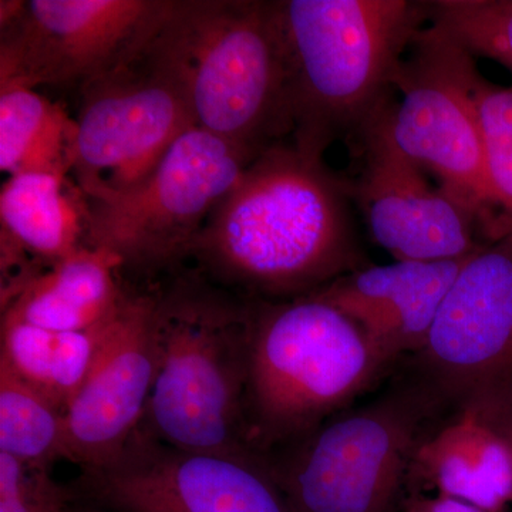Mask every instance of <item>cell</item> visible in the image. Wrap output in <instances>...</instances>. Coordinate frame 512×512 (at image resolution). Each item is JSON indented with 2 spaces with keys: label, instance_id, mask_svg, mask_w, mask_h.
I'll list each match as a JSON object with an SVG mask.
<instances>
[{
  "label": "cell",
  "instance_id": "1",
  "mask_svg": "<svg viewBox=\"0 0 512 512\" xmlns=\"http://www.w3.org/2000/svg\"><path fill=\"white\" fill-rule=\"evenodd\" d=\"M349 184L292 143L266 148L212 212L191 258L205 278L255 301L319 291L366 266Z\"/></svg>",
  "mask_w": 512,
  "mask_h": 512
},
{
  "label": "cell",
  "instance_id": "2",
  "mask_svg": "<svg viewBox=\"0 0 512 512\" xmlns=\"http://www.w3.org/2000/svg\"><path fill=\"white\" fill-rule=\"evenodd\" d=\"M254 302L197 269L154 291L156 369L138 430L181 450L264 457L245 420Z\"/></svg>",
  "mask_w": 512,
  "mask_h": 512
},
{
  "label": "cell",
  "instance_id": "3",
  "mask_svg": "<svg viewBox=\"0 0 512 512\" xmlns=\"http://www.w3.org/2000/svg\"><path fill=\"white\" fill-rule=\"evenodd\" d=\"M284 40L292 144L323 160L392 99L429 2L275 0Z\"/></svg>",
  "mask_w": 512,
  "mask_h": 512
},
{
  "label": "cell",
  "instance_id": "4",
  "mask_svg": "<svg viewBox=\"0 0 512 512\" xmlns=\"http://www.w3.org/2000/svg\"><path fill=\"white\" fill-rule=\"evenodd\" d=\"M387 365L360 326L316 292L255 301L245 396L249 446L266 456L301 439L342 413Z\"/></svg>",
  "mask_w": 512,
  "mask_h": 512
},
{
  "label": "cell",
  "instance_id": "5",
  "mask_svg": "<svg viewBox=\"0 0 512 512\" xmlns=\"http://www.w3.org/2000/svg\"><path fill=\"white\" fill-rule=\"evenodd\" d=\"M156 45L198 127L252 158L291 136L275 0H174Z\"/></svg>",
  "mask_w": 512,
  "mask_h": 512
},
{
  "label": "cell",
  "instance_id": "6",
  "mask_svg": "<svg viewBox=\"0 0 512 512\" xmlns=\"http://www.w3.org/2000/svg\"><path fill=\"white\" fill-rule=\"evenodd\" d=\"M434 406L423 387L392 394L264 458L293 512H390Z\"/></svg>",
  "mask_w": 512,
  "mask_h": 512
},
{
  "label": "cell",
  "instance_id": "7",
  "mask_svg": "<svg viewBox=\"0 0 512 512\" xmlns=\"http://www.w3.org/2000/svg\"><path fill=\"white\" fill-rule=\"evenodd\" d=\"M474 56L439 26L414 37L394 79L384 120L394 144L474 215L485 242L503 238L500 210L485 164L476 107Z\"/></svg>",
  "mask_w": 512,
  "mask_h": 512
},
{
  "label": "cell",
  "instance_id": "8",
  "mask_svg": "<svg viewBox=\"0 0 512 512\" xmlns=\"http://www.w3.org/2000/svg\"><path fill=\"white\" fill-rule=\"evenodd\" d=\"M252 160L224 138L190 128L146 181L109 200L87 201L86 245L109 252L123 272L177 268Z\"/></svg>",
  "mask_w": 512,
  "mask_h": 512
},
{
  "label": "cell",
  "instance_id": "9",
  "mask_svg": "<svg viewBox=\"0 0 512 512\" xmlns=\"http://www.w3.org/2000/svg\"><path fill=\"white\" fill-rule=\"evenodd\" d=\"M80 93L72 174L87 201L136 188L175 141L197 126L183 83L156 37L140 55Z\"/></svg>",
  "mask_w": 512,
  "mask_h": 512
},
{
  "label": "cell",
  "instance_id": "10",
  "mask_svg": "<svg viewBox=\"0 0 512 512\" xmlns=\"http://www.w3.org/2000/svg\"><path fill=\"white\" fill-rule=\"evenodd\" d=\"M416 356L437 404L491 421L512 413L511 237L468 256Z\"/></svg>",
  "mask_w": 512,
  "mask_h": 512
},
{
  "label": "cell",
  "instance_id": "11",
  "mask_svg": "<svg viewBox=\"0 0 512 512\" xmlns=\"http://www.w3.org/2000/svg\"><path fill=\"white\" fill-rule=\"evenodd\" d=\"M0 82L79 89L140 55L174 0L0 3Z\"/></svg>",
  "mask_w": 512,
  "mask_h": 512
},
{
  "label": "cell",
  "instance_id": "12",
  "mask_svg": "<svg viewBox=\"0 0 512 512\" xmlns=\"http://www.w3.org/2000/svg\"><path fill=\"white\" fill-rule=\"evenodd\" d=\"M70 487L79 503L107 512H293L264 457L181 450L140 430Z\"/></svg>",
  "mask_w": 512,
  "mask_h": 512
},
{
  "label": "cell",
  "instance_id": "13",
  "mask_svg": "<svg viewBox=\"0 0 512 512\" xmlns=\"http://www.w3.org/2000/svg\"><path fill=\"white\" fill-rule=\"evenodd\" d=\"M386 103L356 137L360 171L349 184L370 237L394 261L466 258L484 244L478 241L480 225L394 144L384 120Z\"/></svg>",
  "mask_w": 512,
  "mask_h": 512
},
{
  "label": "cell",
  "instance_id": "14",
  "mask_svg": "<svg viewBox=\"0 0 512 512\" xmlns=\"http://www.w3.org/2000/svg\"><path fill=\"white\" fill-rule=\"evenodd\" d=\"M153 311L154 291L131 292L67 409L69 461L82 471L119 457L143 423L156 369Z\"/></svg>",
  "mask_w": 512,
  "mask_h": 512
},
{
  "label": "cell",
  "instance_id": "15",
  "mask_svg": "<svg viewBox=\"0 0 512 512\" xmlns=\"http://www.w3.org/2000/svg\"><path fill=\"white\" fill-rule=\"evenodd\" d=\"M470 256V255H468ZM366 265L318 293L366 333L387 363L417 355L466 259Z\"/></svg>",
  "mask_w": 512,
  "mask_h": 512
},
{
  "label": "cell",
  "instance_id": "16",
  "mask_svg": "<svg viewBox=\"0 0 512 512\" xmlns=\"http://www.w3.org/2000/svg\"><path fill=\"white\" fill-rule=\"evenodd\" d=\"M406 488L507 512L512 505L511 446L493 421L473 410H454L450 420L420 440Z\"/></svg>",
  "mask_w": 512,
  "mask_h": 512
},
{
  "label": "cell",
  "instance_id": "17",
  "mask_svg": "<svg viewBox=\"0 0 512 512\" xmlns=\"http://www.w3.org/2000/svg\"><path fill=\"white\" fill-rule=\"evenodd\" d=\"M120 272L113 255L84 245L33 278L3 308L2 318L60 332L109 328L131 295L120 282Z\"/></svg>",
  "mask_w": 512,
  "mask_h": 512
},
{
  "label": "cell",
  "instance_id": "18",
  "mask_svg": "<svg viewBox=\"0 0 512 512\" xmlns=\"http://www.w3.org/2000/svg\"><path fill=\"white\" fill-rule=\"evenodd\" d=\"M80 200L60 175L9 177L0 191L2 241L56 265L86 245L87 204Z\"/></svg>",
  "mask_w": 512,
  "mask_h": 512
},
{
  "label": "cell",
  "instance_id": "19",
  "mask_svg": "<svg viewBox=\"0 0 512 512\" xmlns=\"http://www.w3.org/2000/svg\"><path fill=\"white\" fill-rule=\"evenodd\" d=\"M111 326L60 332L2 318L0 366L66 413L92 372Z\"/></svg>",
  "mask_w": 512,
  "mask_h": 512
},
{
  "label": "cell",
  "instance_id": "20",
  "mask_svg": "<svg viewBox=\"0 0 512 512\" xmlns=\"http://www.w3.org/2000/svg\"><path fill=\"white\" fill-rule=\"evenodd\" d=\"M77 123L36 89L0 82V168L9 177L72 173Z\"/></svg>",
  "mask_w": 512,
  "mask_h": 512
},
{
  "label": "cell",
  "instance_id": "21",
  "mask_svg": "<svg viewBox=\"0 0 512 512\" xmlns=\"http://www.w3.org/2000/svg\"><path fill=\"white\" fill-rule=\"evenodd\" d=\"M0 453L52 470L69 461L66 413L0 366Z\"/></svg>",
  "mask_w": 512,
  "mask_h": 512
},
{
  "label": "cell",
  "instance_id": "22",
  "mask_svg": "<svg viewBox=\"0 0 512 512\" xmlns=\"http://www.w3.org/2000/svg\"><path fill=\"white\" fill-rule=\"evenodd\" d=\"M429 22L471 56L487 57L512 73V0H434Z\"/></svg>",
  "mask_w": 512,
  "mask_h": 512
},
{
  "label": "cell",
  "instance_id": "23",
  "mask_svg": "<svg viewBox=\"0 0 512 512\" xmlns=\"http://www.w3.org/2000/svg\"><path fill=\"white\" fill-rule=\"evenodd\" d=\"M476 107L488 180L500 210L503 238H512V87L488 82L480 74Z\"/></svg>",
  "mask_w": 512,
  "mask_h": 512
},
{
  "label": "cell",
  "instance_id": "24",
  "mask_svg": "<svg viewBox=\"0 0 512 512\" xmlns=\"http://www.w3.org/2000/svg\"><path fill=\"white\" fill-rule=\"evenodd\" d=\"M76 501L72 487L57 483L52 470L0 453V512H69Z\"/></svg>",
  "mask_w": 512,
  "mask_h": 512
},
{
  "label": "cell",
  "instance_id": "25",
  "mask_svg": "<svg viewBox=\"0 0 512 512\" xmlns=\"http://www.w3.org/2000/svg\"><path fill=\"white\" fill-rule=\"evenodd\" d=\"M403 512H491L468 501L436 493L407 491Z\"/></svg>",
  "mask_w": 512,
  "mask_h": 512
},
{
  "label": "cell",
  "instance_id": "26",
  "mask_svg": "<svg viewBox=\"0 0 512 512\" xmlns=\"http://www.w3.org/2000/svg\"><path fill=\"white\" fill-rule=\"evenodd\" d=\"M493 423H495V426H497L501 433L504 434V437L507 439L508 444H510L512 450V413L501 417V419L493 421Z\"/></svg>",
  "mask_w": 512,
  "mask_h": 512
},
{
  "label": "cell",
  "instance_id": "27",
  "mask_svg": "<svg viewBox=\"0 0 512 512\" xmlns=\"http://www.w3.org/2000/svg\"><path fill=\"white\" fill-rule=\"evenodd\" d=\"M69 512H107V511L101 510V508L93 507V505H90V504L79 503V501H76V503H74V505L72 507V510H70Z\"/></svg>",
  "mask_w": 512,
  "mask_h": 512
}]
</instances>
